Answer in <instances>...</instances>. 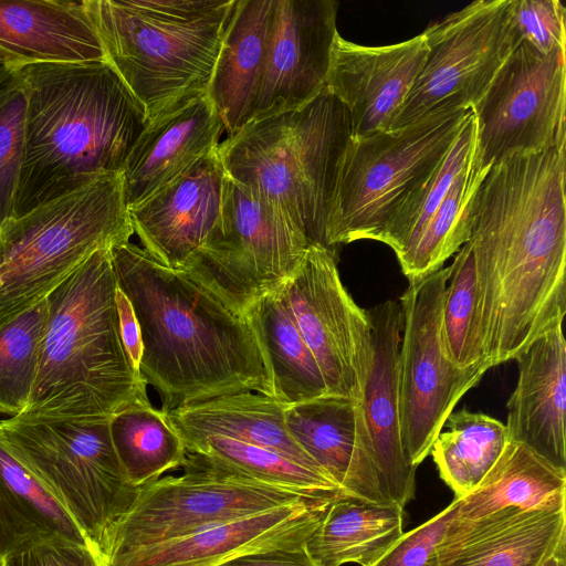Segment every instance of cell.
<instances>
[{"label":"cell","instance_id":"cell-1","mask_svg":"<svg viewBox=\"0 0 566 566\" xmlns=\"http://www.w3.org/2000/svg\"><path fill=\"white\" fill-rule=\"evenodd\" d=\"M117 286L139 322V373L161 410L252 391L273 398L268 365L244 314L184 270L126 242L113 247Z\"/></svg>","mask_w":566,"mask_h":566},{"label":"cell","instance_id":"cell-2","mask_svg":"<svg viewBox=\"0 0 566 566\" xmlns=\"http://www.w3.org/2000/svg\"><path fill=\"white\" fill-rule=\"evenodd\" d=\"M18 70L28 104L14 217L122 171L148 122L143 105L107 61Z\"/></svg>","mask_w":566,"mask_h":566},{"label":"cell","instance_id":"cell-3","mask_svg":"<svg viewBox=\"0 0 566 566\" xmlns=\"http://www.w3.org/2000/svg\"><path fill=\"white\" fill-rule=\"evenodd\" d=\"M111 249L92 254L48 297L30 401L20 416L36 419H111L148 401L118 326Z\"/></svg>","mask_w":566,"mask_h":566},{"label":"cell","instance_id":"cell-4","mask_svg":"<svg viewBox=\"0 0 566 566\" xmlns=\"http://www.w3.org/2000/svg\"><path fill=\"white\" fill-rule=\"evenodd\" d=\"M237 0H84L106 61L153 119L207 93Z\"/></svg>","mask_w":566,"mask_h":566},{"label":"cell","instance_id":"cell-5","mask_svg":"<svg viewBox=\"0 0 566 566\" xmlns=\"http://www.w3.org/2000/svg\"><path fill=\"white\" fill-rule=\"evenodd\" d=\"M349 139L346 108L324 90L296 111L247 124L218 151L229 177L282 208L310 244L329 249V203Z\"/></svg>","mask_w":566,"mask_h":566},{"label":"cell","instance_id":"cell-6","mask_svg":"<svg viewBox=\"0 0 566 566\" xmlns=\"http://www.w3.org/2000/svg\"><path fill=\"white\" fill-rule=\"evenodd\" d=\"M133 234L122 171L0 224V328L45 300L96 251Z\"/></svg>","mask_w":566,"mask_h":566},{"label":"cell","instance_id":"cell-7","mask_svg":"<svg viewBox=\"0 0 566 566\" xmlns=\"http://www.w3.org/2000/svg\"><path fill=\"white\" fill-rule=\"evenodd\" d=\"M109 420H0V442L59 500L99 560L140 489L116 454Z\"/></svg>","mask_w":566,"mask_h":566},{"label":"cell","instance_id":"cell-8","mask_svg":"<svg viewBox=\"0 0 566 566\" xmlns=\"http://www.w3.org/2000/svg\"><path fill=\"white\" fill-rule=\"evenodd\" d=\"M472 112H439L398 129L349 139L337 166L327 247L380 242L399 208L440 164Z\"/></svg>","mask_w":566,"mask_h":566},{"label":"cell","instance_id":"cell-9","mask_svg":"<svg viewBox=\"0 0 566 566\" xmlns=\"http://www.w3.org/2000/svg\"><path fill=\"white\" fill-rule=\"evenodd\" d=\"M181 469L140 486L101 560L310 499L201 453L187 452Z\"/></svg>","mask_w":566,"mask_h":566},{"label":"cell","instance_id":"cell-10","mask_svg":"<svg viewBox=\"0 0 566 566\" xmlns=\"http://www.w3.org/2000/svg\"><path fill=\"white\" fill-rule=\"evenodd\" d=\"M310 245L282 208L226 174L219 226L184 271L243 314L293 275Z\"/></svg>","mask_w":566,"mask_h":566},{"label":"cell","instance_id":"cell-11","mask_svg":"<svg viewBox=\"0 0 566 566\" xmlns=\"http://www.w3.org/2000/svg\"><path fill=\"white\" fill-rule=\"evenodd\" d=\"M449 274L447 266L410 280L400 296V429L407 458L416 468L430 454L455 405L488 371L461 369L446 355L442 306Z\"/></svg>","mask_w":566,"mask_h":566},{"label":"cell","instance_id":"cell-12","mask_svg":"<svg viewBox=\"0 0 566 566\" xmlns=\"http://www.w3.org/2000/svg\"><path fill=\"white\" fill-rule=\"evenodd\" d=\"M514 0H476L430 24L428 53L389 130L432 114L473 108L509 55L522 42Z\"/></svg>","mask_w":566,"mask_h":566},{"label":"cell","instance_id":"cell-13","mask_svg":"<svg viewBox=\"0 0 566 566\" xmlns=\"http://www.w3.org/2000/svg\"><path fill=\"white\" fill-rule=\"evenodd\" d=\"M521 42L473 107L480 166L566 147V61Z\"/></svg>","mask_w":566,"mask_h":566},{"label":"cell","instance_id":"cell-14","mask_svg":"<svg viewBox=\"0 0 566 566\" xmlns=\"http://www.w3.org/2000/svg\"><path fill=\"white\" fill-rule=\"evenodd\" d=\"M277 291L328 395L361 401L373 357L371 326L340 281L335 250L311 244Z\"/></svg>","mask_w":566,"mask_h":566},{"label":"cell","instance_id":"cell-15","mask_svg":"<svg viewBox=\"0 0 566 566\" xmlns=\"http://www.w3.org/2000/svg\"><path fill=\"white\" fill-rule=\"evenodd\" d=\"M337 11L334 0H276L249 123L296 111L325 90Z\"/></svg>","mask_w":566,"mask_h":566},{"label":"cell","instance_id":"cell-16","mask_svg":"<svg viewBox=\"0 0 566 566\" xmlns=\"http://www.w3.org/2000/svg\"><path fill=\"white\" fill-rule=\"evenodd\" d=\"M427 53L423 33L381 46H366L336 35L325 90L346 108L352 140L389 130Z\"/></svg>","mask_w":566,"mask_h":566},{"label":"cell","instance_id":"cell-17","mask_svg":"<svg viewBox=\"0 0 566 566\" xmlns=\"http://www.w3.org/2000/svg\"><path fill=\"white\" fill-rule=\"evenodd\" d=\"M334 501L305 499L179 538L113 554L104 557L101 564L217 566L248 553L303 546Z\"/></svg>","mask_w":566,"mask_h":566},{"label":"cell","instance_id":"cell-18","mask_svg":"<svg viewBox=\"0 0 566 566\" xmlns=\"http://www.w3.org/2000/svg\"><path fill=\"white\" fill-rule=\"evenodd\" d=\"M218 147L128 209L142 249L164 266L184 270L219 226L226 170Z\"/></svg>","mask_w":566,"mask_h":566},{"label":"cell","instance_id":"cell-19","mask_svg":"<svg viewBox=\"0 0 566 566\" xmlns=\"http://www.w3.org/2000/svg\"><path fill=\"white\" fill-rule=\"evenodd\" d=\"M284 420L291 437L347 496L391 503L379 482L361 401L325 395L285 406Z\"/></svg>","mask_w":566,"mask_h":566},{"label":"cell","instance_id":"cell-20","mask_svg":"<svg viewBox=\"0 0 566 566\" xmlns=\"http://www.w3.org/2000/svg\"><path fill=\"white\" fill-rule=\"evenodd\" d=\"M366 313L371 326L373 357L361 405L381 489L391 503L403 509L415 495L417 468L407 458L400 429L401 307L397 301L387 300Z\"/></svg>","mask_w":566,"mask_h":566},{"label":"cell","instance_id":"cell-21","mask_svg":"<svg viewBox=\"0 0 566 566\" xmlns=\"http://www.w3.org/2000/svg\"><path fill=\"white\" fill-rule=\"evenodd\" d=\"M223 132L224 123L207 93L148 119L122 170L128 209L211 154Z\"/></svg>","mask_w":566,"mask_h":566},{"label":"cell","instance_id":"cell-22","mask_svg":"<svg viewBox=\"0 0 566 566\" xmlns=\"http://www.w3.org/2000/svg\"><path fill=\"white\" fill-rule=\"evenodd\" d=\"M566 544L564 510L507 507L452 523L426 566H542Z\"/></svg>","mask_w":566,"mask_h":566},{"label":"cell","instance_id":"cell-23","mask_svg":"<svg viewBox=\"0 0 566 566\" xmlns=\"http://www.w3.org/2000/svg\"><path fill=\"white\" fill-rule=\"evenodd\" d=\"M514 360L518 378L507 400L509 438L566 470L563 323L536 337Z\"/></svg>","mask_w":566,"mask_h":566},{"label":"cell","instance_id":"cell-24","mask_svg":"<svg viewBox=\"0 0 566 566\" xmlns=\"http://www.w3.org/2000/svg\"><path fill=\"white\" fill-rule=\"evenodd\" d=\"M0 61L32 64L106 61L84 1H0Z\"/></svg>","mask_w":566,"mask_h":566},{"label":"cell","instance_id":"cell-25","mask_svg":"<svg viewBox=\"0 0 566 566\" xmlns=\"http://www.w3.org/2000/svg\"><path fill=\"white\" fill-rule=\"evenodd\" d=\"M276 0H237L226 28L207 95L228 136L252 117Z\"/></svg>","mask_w":566,"mask_h":566},{"label":"cell","instance_id":"cell-26","mask_svg":"<svg viewBox=\"0 0 566 566\" xmlns=\"http://www.w3.org/2000/svg\"><path fill=\"white\" fill-rule=\"evenodd\" d=\"M284 409L285 405L270 396L242 391L187 403L167 415L185 446L223 437L272 449L300 464L324 471L289 433Z\"/></svg>","mask_w":566,"mask_h":566},{"label":"cell","instance_id":"cell-27","mask_svg":"<svg viewBox=\"0 0 566 566\" xmlns=\"http://www.w3.org/2000/svg\"><path fill=\"white\" fill-rule=\"evenodd\" d=\"M455 499L459 505L452 523L476 521L507 507L564 510L566 470L525 444L510 440L482 481L467 495Z\"/></svg>","mask_w":566,"mask_h":566},{"label":"cell","instance_id":"cell-28","mask_svg":"<svg viewBox=\"0 0 566 566\" xmlns=\"http://www.w3.org/2000/svg\"><path fill=\"white\" fill-rule=\"evenodd\" d=\"M402 518L403 509L394 503L340 497L329 505L305 549L316 566H370L402 535Z\"/></svg>","mask_w":566,"mask_h":566},{"label":"cell","instance_id":"cell-29","mask_svg":"<svg viewBox=\"0 0 566 566\" xmlns=\"http://www.w3.org/2000/svg\"><path fill=\"white\" fill-rule=\"evenodd\" d=\"M243 314L263 352L274 399L289 406L328 395L319 367L277 289Z\"/></svg>","mask_w":566,"mask_h":566},{"label":"cell","instance_id":"cell-30","mask_svg":"<svg viewBox=\"0 0 566 566\" xmlns=\"http://www.w3.org/2000/svg\"><path fill=\"white\" fill-rule=\"evenodd\" d=\"M0 527L10 543V549L51 538H66L88 545L59 500L1 442Z\"/></svg>","mask_w":566,"mask_h":566},{"label":"cell","instance_id":"cell-31","mask_svg":"<svg viewBox=\"0 0 566 566\" xmlns=\"http://www.w3.org/2000/svg\"><path fill=\"white\" fill-rule=\"evenodd\" d=\"M489 169L480 166L476 146L442 201L418 233L396 254L408 281L441 269L469 240L473 199Z\"/></svg>","mask_w":566,"mask_h":566},{"label":"cell","instance_id":"cell-32","mask_svg":"<svg viewBox=\"0 0 566 566\" xmlns=\"http://www.w3.org/2000/svg\"><path fill=\"white\" fill-rule=\"evenodd\" d=\"M116 454L129 481L140 488L181 468L187 451L167 412L148 401L135 402L109 420Z\"/></svg>","mask_w":566,"mask_h":566},{"label":"cell","instance_id":"cell-33","mask_svg":"<svg viewBox=\"0 0 566 566\" xmlns=\"http://www.w3.org/2000/svg\"><path fill=\"white\" fill-rule=\"evenodd\" d=\"M431 454L440 478L455 497L471 492L492 469L510 441L506 426L485 413L452 412Z\"/></svg>","mask_w":566,"mask_h":566},{"label":"cell","instance_id":"cell-34","mask_svg":"<svg viewBox=\"0 0 566 566\" xmlns=\"http://www.w3.org/2000/svg\"><path fill=\"white\" fill-rule=\"evenodd\" d=\"M185 448L188 453L212 457L254 479L290 489L305 497L336 500L347 496L324 471L300 464L272 449L223 437L205 438Z\"/></svg>","mask_w":566,"mask_h":566},{"label":"cell","instance_id":"cell-35","mask_svg":"<svg viewBox=\"0 0 566 566\" xmlns=\"http://www.w3.org/2000/svg\"><path fill=\"white\" fill-rule=\"evenodd\" d=\"M48 315L45 298L0 328V416H20L30 401Z\"/></svg>","mask_w":566,"mask_h":566},{"label":"cell","instance_id":"cell-36","mask_svg":"<svg viewBox=\"0 0 566 566\" xmlns=\"http://www.w3.org/2000/svg\"><path fill=\"white\" fill-rule=\"evenodd\" d=\"M450 266L442 306V337L448 359L461 369L489 368L484 364L476 324L473 251L465 242Z\"/></svg>","mask_w":566,"mask_h":566},{"label":"cell","instance_id":"cell-37","mask_svg":"<svg viewBox=\"0 0 566 566\" xmlns=\"http://www.w3.org/2000/svg\"><path fill=\"white\" fill-rule=\"evenodd\" d=\"M476 149L474 113L430 176L406 199L381 238L395 254L418 233Z\"/></svg>","mask_w":566,"mask_h":566},{"label":"cell","instance_id":"cell-38","mask_svg":"<svg viewBox=\"0 0 566 566\" xmlns=\"http://www.w3.org/2000/svg\"><path fill=\"white\" fill-rule=\"evenodd\" d=\"M28 88L18 69L0 76V224L14 217L25 147Z\"/></svg>","mask_w":566,"mask_h":566},{"label":"cell","instance_id":"cell-39","mask_svg":"<svg viewBox=\"0 0 566 566\" xmlns=\"http://www.w3.org/2000/svg\"><path fill=\"white\" fill-rule=\"evenodd\" d=\"M513 19L516 31L542 54L566 51L565 7L558 0H514Z\"/></svg>","mask_w":566,"mask_h":566},{"label":"cell","instance_id":"cell-40","mask_svg":"<svg viewBox=\"0 0 566 566\" xmlns=\"http://www.w3.org/2000/svg\"><path fill=\"white\" fill-rule=\"evenodd\" d=\"M454 499L444 510L418 527L402 533L370 566H426L458 510Z\"/></svg>","mask_w":566,"mask_h":566},{"label":"cell","instance_id":"cell-41","mask_svg":"<svg viewBox=\"0 0 566 566\" xmlns=\"http://www.w3.org/2000/svg\"><path fill=\"white\" fill-rule=\"evenodd\" d=\"M1 566H102L87 544L51 538L13 547L0 557Z\"/></svg>","mask_w":566,"mask_h":566},{"label":"cell","instance_id":"cell-42","mask_svg":"<svg viewBox=\"0 0 566 566\" xmlns=\"http://www.w3.org/2000/svg\"><path fill=\"white\" fill-rule=\"evenodd\" d=\"M115 301L119 335L124 349L133 368L140 375L139 364L143 355V342L139 322L130 301L118 286L116 289Z\"/></svg>","mask_w":566,"mask_h":566},{"label":"cell","instance_id":"cell-43","mask_svg":"<svg viewBox=\"0 0 566 566\" xmlns=\"http://www.w3.org/2000/svg\"><path fill=\"white\" fill-rule=\"evenodd\" d=\"M217 566H316L303 546L248 553Z\"/></svg>","mask_w":566,"mask_h":566},{"label":"cell","instance_id":"cell-44","mask_svg":"<svg viewBox=\"0 0 566 566\" xmlns=\"http://www.w3.org/2000/svg\"><path fill=\"white\" fill-rule=\"evenodd\" d=\"M542 566H566V544L559 546Z\"/></svg>","mask_w":566,"mask_h":566},{"label":"cell","instance_id":"cell-45","mask_svg":"<svg viewBox=\"0 0 566 566\" xmlns=\"http://www.w3.org/2000/svg\"><path fill=\"white\" fill-rule=\"evenodd\" d=\"M11 548L8 538L6 537L2 528L0 527V557L3 556Z\"/></svg>","mask_w":566,"mask_h":566},{"label":"cell","instance_id":"cell-46","mask_svg":"<svg viewBox=\"0 0 566 566\" xmlns=\"http://www.w3.org/2000/svg\"><path fill=\"white\" fill-rule=\"evenodd\" d=\"M8 67L0 61V76L6 72Z\"/></svg>","mask_w":566,"mask_h":566},{"label":"cell","instance_id":"cell-47","mask_svg":"<svg viewBox=\"0 0 566 566\" xmlns=\"http://www.w3.org/2000/svg\"><path fill=\"white\" fill-rule=\"evenodd\" d=\"M0 566H1V560H0Z\"/></svg>","mask_w":566,"mask_h":566}]
</instances>
